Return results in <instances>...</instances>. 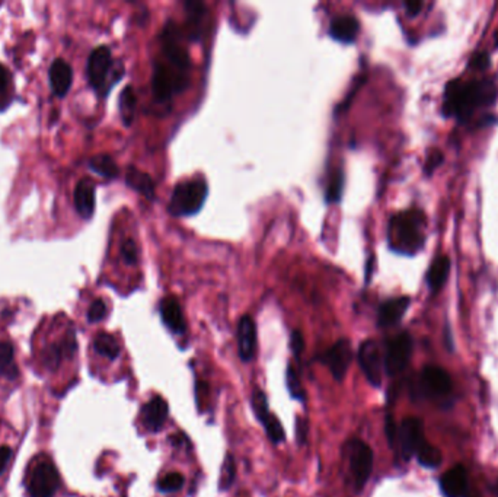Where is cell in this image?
Instances as JSON below:
<instances>
[{
  "instance_id": "f1b7e54d",
  "label": "cell",
  "mask_w": 498,
  "mask_h": 497,
  "mask_svg": "<svg viewBox=\"0 0 498 497\" xmlns=\"http://www.w3.org/2000/svg\"><path fill=\"white\" fill-rule=\"evenodd\" d=\"M259 421H263L266 432L273 443H280L284 440V429L280 420L274 414L267 413L263 419H259Z\"/></svg>"
},
{
  "instance_id": "7c38bea8",
  "label": "cell",
  "mask_w": 498,
  "mask_h": 497,
  "mask_svg": "<svg viewBox=\"0 0 498 497\" xmlns=\"http://www.w3.org/2000/svg\"><path fill=\"white\" fill-rule=\"evenodd\" d=\"M352 361V349L348 340L341 339L322 354V362L328 366L336 381L341 382Z\"/></svg>"
},
{
  "instance_id": "83f0119b",
  "label": "cell",
  "mask_w": 498,
  "mask_h": 497,
  "mask_svg": "<svg viewBox=\"0 0 498 497\" xmlns=\"http://www.w3.org/2000/svg\"><path fill=\"white\" fill-rule=\"evenodd\" d=\"M0 373L11 378V380L18 375L13 358V346L8 341L0 343Z\"/></svg>"
},
{
  "instance_id": "8992f818",
  "label": "cell",
  "mask_w": 498,
  "mask_h": 497,
  "mask_svg": "<svg viewBox=\"0 0 498 497\" xmlns=\"http://www.w3.org/2000/svg\"><path fill=\"white\" fill-rule=\"evenodd\" d=\"M347 449H348L350 471L354 480V486L357 490H362L372 476L373 451L367 443L357 439L351 440Z\"/></svg>"
},
{
  "instance_id": "5bb4252c",
  "label": "cell",
  "mask_w": 498,
  "mask_h": 497,
  "mask_svg": "<svg viewBox=\"0 0 498 497\" xmlns=\"http://www.w3.org/2000/svg\"><path fill=\"white\" fill-rule=\"evenodd\" d=\"M411 299L408 296H399L385 300L377 312V324L379 327H393L396 325L402 317L405 315L407 310L410 308Z\"/></svg>"
},
{
  "instance_id": "b9f144b4",
  "label": "cell",
  "mask_w": 498,
  "mask_h": 497,
  "mask_svg": "<svg viewBox=\"0 0 498 497\" xmlns=\"http://www.w3.org/2000/svg\"><path fill=\"white\" fill-rule=\"evenodd\" d=\"M12 457V451L9 446H0V474L5 471V468L8 467V462Z\"/></svg>"
},
{
  "instance_id": "7402d4cb",
  "label": "cell",
  "mask_w": 498,
  "mask_h": 497,
  "mask_svg": "<svg viewBox=\"0 0 498 497\" xmlns=\"http://www.w3.org/2000/svg\"><path fill=\"white\" fill-rule=\"evenodd\" d=\"M126 184L133 188L134 192L140 193L141 196H145L148 200H155L156 197V188H155V182L150 178V175H148L146 173H141L134 167H129L127 173H126Z\"/></svg>"
},
{
  "instance_id": "30bf717a",
  "label": "cell",
  "mask_w": 498,
  "mask_h": 497,
  "mask_svg": "<svg viewBox=\"0 0 498 497\" xmlns=\"http://www.w3.org/2000/svg\"><path fill=\"white\" fill-rule=\"evenodd\" d=\"M359 363L367 381L373 387H381L384 372V353L374 340H366L359 349Z\"/></svg>"
},
{
  "instance_id": "d6a6232c",
  "label": "cell",
  "mask_w": 498,
  "mask_h": 497,
  "mask_svg": "<svg viewBox=\"0 0 498 497\" xmlns=\"http://www.w3.org/2000/svg\"><path fill=\"white\" fill-rule=\"evenodd\" d=\"M252 409L259 419H263L267 413H270L268 410V402H267V397L263 391H259V390H255L254 394H252Z\"/></svg>"
},
{
  "instance_id": "ab89813d",
  "label": "cell",
  "mask_w": 498,
  "mask_h": 497,
  "mask_svg": "<svg viewBox=\"0 0 498 497\" xmlns=\"http://www.w3.org/2000/svg\"><path fill=\"white\" fill-rule=\"evenodd\" d=\"M385 432H386V436H388V442L392 448H395V443L398 440V428H396V424H395V420L391 414L386 416V421H385Z\"/></svg>"
},
{
  "instance_id": "484cf974",
  "label": "cell",
  "mask_w": 498,
  "mask_h": 497,
  "mask_svg": "<svg viewBox=\"0 0 498 497\" xmlns=\"http://www.w3.org/2000/svg\"><path fill=\"white\" fill-rule=\"evenodd\" d=\"M93 347H95V351L100 353L101 356L109 361H115L118 358V354H120V344H118L114 336L108 333H100L93 341Z\"/></svg>"
},
{
  "instance_id": "7a4b0ae2",
  "label": "cell",
  "mask_w": 498,
  "mask_h": 497,
  "mask_svg": "<svg viewBox=\"0 0 498 497\" xmlns=\"http://www.w3.org/2000/svg\"><path fill=\"white\" fill-rule=\"evenodd\" d=\"M425 215L411 209L393 215L388 226V242L391 250L402 255H415L425 242Z\"/></svg>"
},
{
  "instance_id": "f6af8a7d",
  "label": "cell",
  "mask_w": 498,
  "mask_h": 497,
  "mask_svg": "<svg viewBox=\"0 0 498 497\" xmlns=\"http://www.w3.org/2000/svg\"><path fill=\"white\" fill-rule=\"evenodd\" d=\"M495 45H497V47H498V34H497V35H495Z\"/></svg>"
},
{
  "instance_id": "ee69618b",
  "label": "cell",
  "mask_w": 498,
  "mask_h": 497,
  "mask_svg": "<svg viewBox=\"0 0 498 497\" xmlns=\"http://www.w3.org/2000/svg\"><path fill=\"white\" fill-rule=\"evenodd\" d=\"M297 438L300 442H303L306 438V424L302 419H297Z\"/></svg>"
},
{
  "instance_id": "277c9868",
  "label": "cell",
  "mask_w": 498,
  "mask_h": 497,
  "mask_svg": "<svg viewBox=\"0 0 498 497\" xmlns=\"http://www.w3.org/2000/svg\"><path fill=\"white\" fill-rule=\"evenodd\" d=\"M208 196V185L203 177L181 181L175 185L168 206L174 216H191L201 210Z\"/></svg>"
},
{
  "instance_id": "cb8c5ba5",
  "label": "cell",
  "mask_w": 498,
  "mask_h": 497,
  "mask_svg": "<svg viewBox=\"0 0 498 497\" xmlns=\"http://www.w3.org/2000/svg\"><path fill=\"white\" fill-rule=\"evenodd\" d=\"M89 168L104 178H117L118 174H120V170H118L115 160L109 156V155H97L93 156L89 160Z\"/></svg>"
},
{
  "instance_id": "e575fe53",
  "label": "cell",
  "mask_w": 498,
  "mask_h": 497,
  "mask_svg": "<svg viewBox=\"0 0 498 497\" xmlns=\"http://www.w3.org/2000/svg\"><path fill=\"white\" fill-rule=\"evenodd\" d=\"M107 315V305L102 299H97L93 300L92 305L89 306L88 311V321L89 322H100L105 318Z\"/></svg>"
},
{
  "instance_id": "8fae6325",
  "label": "cell",
  "mask_w": 498,
  "mask_h": 497,
  "mask_svg": "<svg viewBox=\"0 0 498 497\" xmlns=\"http://www.w3.org/2000/svg\"><path fill=\"white\" fill-rule=\"evenodd\" d=\"M398 442L404 460L408 461L411 457H415L418 449L427 442L424 436L422 421L415 417L402 420L401 428L398 429Z\"/></svg>"
},
{
  "instance_id": "f35d334b",
  "label": "cell",
  "mask_w": 498,
  "mask_h": 497,
  "mask_svg": "<svg viewBox=\"0 0 498 497\" xmlns=\"http://www.w3.org/2000/svg\"><path fill=\"white\" fill-rule=\"evenodd\" d=\"M490 64H491V59L487 52H478L475 54H472V57L469 60V67L477 69V70H484V69L490 67Z\"/></svg>"
},
{
  "instance_id": "1f68e13d",
  "label": "cell",
  "mask_w": 498,
  "mask_h": 497,
  "mask_svg": "<svg viewBox=\"0 0 498 497\" xmlns=\"http://www.w3.org/2000/svg\"><path fill=\"white\" fill-rule=\"evenodd\" d=\"M286 380H287V388L292 394V397H295L296 399L303 401L304 399V391L300 382V378L297 375V372L295 370V368L292 365H289L287 368V373H286Z\"/></svg>"
},
{
  "instance_id": "52a82bcc",
  "label": "cell",
  "mask_w": 498,
  "mask_h": 497,
  "mask_svg": "<svg viewBox=\"0 0 498 497\" xmlns=\"http://www.w3.org/2000/svg\"><path fill=\"white\" fill-rule=\"evenodd\" d=\"M413 353V339L408 333H401L388 340L384 353L385 370L395 376L407 368Z\"/></svg>"
},
{
  "instance_id": "d4e9b609",
  "label": "cell",
  "mask_w": 498,
  "mask_h": 497,
  "mask_svg": "<svg viewBox=\"0 0 498 497\" xmlns=\"http://www.w3.org/2000/svg\"><path fill=\"white\" fill-rule=\"evenodd\" d=\"M136 105H137V97L134 89L131 86H126L120 95V114L126 127H130L134 122Z\"/></svg>"
},
{
  "instance_id": "ac0fdd59",
  "label": "cell",
  "mask_w": 498,
  "mask_h": 497,
  "mask_svg": "<svg viewBox=\"0 0 498 497\" xmlns=\"http://www.w3.org/2000/svg\"><path fill=\"white\" fill-rule=\"evenodd\" d=\"M360 31V22L351 15H341L332 19L329 25V37L340 42H354Z\"/></svg>"
},
{
  "instance_id": "4fadbf2b",
  "label": "cell",
  "mask_w": 498,
  "mask_h": 497,
  "mask_svg": "<svg viewBox=\"0 0 498 497\" xmlns=\"http://www.w3.org/2000/svg\"><path fill=\"white\" fill-rule=\"evenodd\" d=\"M49 82L54 95L64 98L73 83L72 66L63 59H56L49 70Z\"/></svg>"
},
{
  "instance_id": "6da1fadb",
  "label": "cell",
  "mask_w": 498,
  "mask_h": 497,
  "mask_svg": "<svg viewBox=\"0 0 498 497\" xmlns=\"http://www.w3.org/2000/svg\"><path fill=\"white\" fill-rule=\"evenodd\" d=\"M497 98L498 88L490 79L469 82L452 79L444 88L441 110L446 117H453L458 122L465 123L477 110L491 107Z\"/></svg>"
},
{
  "instance_id": "836d02e7",
  "label": "cell",
  "mask_w": 498,
  "mask_h": 497,
  "mask_svg": "<svg viewBox=\"0 0 498 497\" xmlns=\"http://www.w3.org/2000/svg\"><path fill=\"white\" fill-rule=\"evenodd\" d=\"M236 477V467H235V461L230 455H227L225 464H223V469H222V476H220V487L222 489H229L233 483Z\"/></svg>"
},
{
  "instance_id": "44dd1931",
  "label": "cell",
  "mask_w": 498,
  "mask_h": 497,
  "mask_svg": "<svg viewBox=\"0 0 498 497\" xmlns=\"http://www.w3.org/2000/svg\"><path fill=\"white\" fill-rule=\"evenodd\" d=\"M186 30L188 37L197 41L207 27V8L201 2H186Z\"/></svg>"
},
{
  "instance_id": "d6986e66",
  "label": "cell",
  "mask_w": 498,
  "mask_h": 497,
  "mask_svg": "<svg viewBox=\"0 0 498 497\" xmlns=\"http://www.w3.org/2000/svg\"><path fill=\"white\" fill-rule=\"evenodd\" d=\"M75 207L78 210L79 215L85 219L89 221L93 213H95V184L89 178H83L78 182L75 188Z\"/></svg>"
},
{
  "instance_id": "8d00e7d4",
  "label": "cell",
  "mask_w": 498,
  "mask_h": 497,
  "mask_svg": "<svg viewBox=\"0 0 498 497\" xmlns=\"http://www.w3.org/2000/svg\"><path fill=\"white\" fill-rule=\"evenodd\" d=\"M443 160H444V155H443V152H440V151H432L430 153H429V156H427V159H425V165H424V173L427 174V175H432L439 167H440V165L443 163Z\"/></svg>"
},
{
  "instance_id": "4dcf8cb0",
  "label": "cell",
  "mask_w": 498,
  "mask_h": 497,
  "mask_svg": "<svg viewBox=\"0 0 498 497\" xmlns=\"http://www.w3.org/2000/svg\"><path fill=\"white\" fill-rule=\"evenodd\" d=\"M184 481L185 480H184V476L181 474V472H171V474L165 476L158 483V487L163 493H174V491H178L179 489H182Z\"/></svg>"
},
{
  "instance_id": "9c48e42d",
  "label": "cell",
  "mask_w": 498,
  "mask_h": 497,
  "mask_svg": "<svg viewBox=\"0 0 498 497\" xmlns=\"http://www.w3.org/2000/svg\"><path fill=\"white\" fill-rule=\"evenodd\" d=\"M420 385L422 392L434 399H443L452 394L453 382L452 376L440 366H425L420 376Z\"/></svg>"
},
{
  "instance_id": "4316f807",
  "label": "cell",
  "mask_w": 498,
  "mask_h": 497,
  "mask_svg": "<svg viewBox=\"0 0 498 497\" xmlns=\"http://www.w3.org/2000/svg\"><path fill=\"white\" fill-rule=\"evenodd\" d=\"M418 462L425 467V468H437L440 464H441V460H443V455L441 452L439 451V449L429 443V442H425L418 451L415 454Z\"/></svg>"
},
{
  "instance_id": "7bdbcfd3",
  "label": "cell",
  "mask_w": 498,
  "mask_h": 497,
  "mask_svg": "<svg viewBox=\"0 0 498 497\" xmlns=\"http://www.w3.org/2000/svg\"><path fill=\"white\" fill-rule=\"evenodd\" d=\"M404 6H405V11H407V15L410 18H414V16H417L421 12L424 4L422 2H407Z\"/></svg>"
},
{
  "instance_id": "d590c367",
  "label": "cell",
  "mask_w": 498,
  "mask_h": 497,
  "mask_svg": "<svg viewBox=\"0 0 498 497\" xmlns=\"http://www.w3.org/2000/svg\"><path fill=\"white\" fill-rule=\"evenodd\" d=\"M121 257L124 259V263L129 266H133L137 263L138 259V250L137 245L133 240H126L121 245Z\"/></svg>"
},
{
  "instance_id": "603a6c76",
  "label": "cell",
  "mask_w": 498,
  "mask_h": 497,
  "mask_svg": "<svg viewBox=\"0 0 498 497\" xmlns=\"http://www.w3.org/2000/svg\"><path fill=\"white\" fill-rule=\"evenodd\" d=\"M450 271V259L447 255H437L427 271V285L433 293H437L449 277Z\"/></svg>"
},
{
  "instance_id": "2e32d148",
  "label": "cell",
  "mask_w": 498,
  "mask_h": 497,
  "mask_svg": "<svg viewBox=\"0 0 498 497\" xmlns=\"http://www.w3.org/2000/svg\"><path fill=\"white\" fill-rule=\"evenodd\" d=\"M238 347L242 361L254 359L256 350V327L249 315H244L238 322Z\"/></svg>"
},
{
  "instance_id": "ffe728a7",
  "label": "cell",
  "mask_w": 498,
  "mask_h": 497,
  "mask_svg": "<svg viewBox=\"0 0 498 497\" xmlns=\"http://www.w3.org/2000/svg\"><path fill=\"white\" fill-rule=\"evenodd\" d=\"M170 413V406L162 397H153L143 409V423L146 429L158 432L163 428Z\"/></svg>"
},
{
  "instance_id": "e0dca14e",
  "label": "cell",
  "mask_w": 498,
  "mask_h": 497,
  "mask_svg": "<svg viewBox=\"0 0 498 497\" xmlns=\"http://www.w3.org/2000/svg\"><path fill=\"white\" fill-rule=\"evenodd\" d=\"M159 312H160V318H162L163 324L168 327L172 333H175V334L185 333L186 324H185L184 312H182V308H181L179 302L175 298L170 296V298L162 299L160 305H159Z\"/></svg>"
},
{
  "instance_id": "74e56055",
  "label": "cell",
  "mask_w": 498,
  "mask_h": 497,
  "mask_svg": "<svg viewBox=\"0 0 498 497\" xmlns=\"http://www.w3.org/2000/svg\"><path fill=\"white\" fill-rule=\"evenodd\" d=\"M11 85V75L8 72V69L0 64V105L8 104V89Z\"/></svg>"
},
{
  "instance_id": "60d3db41",
  "label": "cell",
  "mask_w": 498,
  "mask_h": 497,
  "mask_svg": "<svg viewBox=\"0 0 498 497\" xmlns=\"http://www.w3.org/2000/svg\"><path fill=\"white\" fill-rule=\"evenodd\" d=\"M292 349H293V353L296 354V356H299V354L302 353V350L304 349V340L300 334V331H293V334H292Z\"/></svg>"
},
{
  "instance_id": "ba28073f",
  "label": "cell",
  "mask_w": 498,
  "mask_h": 497,
  "mask_svg": "<svg viewBox=\"0 0 498 497\" xmlns=\"http://www.w3.org/2000/svg\"><path fill=\"white\" fill-rule=\"evenodd\" d=\"M60 477L50 461L38 462L30 472L27 489L31 497H53L59 489Z\"/></svg>"
},
{
  "instance_id": "5b68a950",
  "label": "cell",
  "mask_w": 498,
  "mask_h": 497,
  "mask_svg": "<svg viewBox=\"0 0 498 497\" xmlns=\"http://www.w3.org/2000/svg\"><path fill=\"white\" fill-rule=\"evenodd\" d=\"M186 86L188 72L174 67L163 59L156 60L152 76V90L159 104L170 103L174 95L182 92Z\"/></svg>"
},
{
  "instance_id": "3957f363",
  "label": "cell",
  "mask_w": 498,
  "mask_h": 497,
  "mask_svg": "<svg viewBox=\"0 0 498 497\" xmlns=\"http://www.w3.org/2000/svg\"><path fill=\"white\" fill-rule=\"evenodd\" d=\"M86 74L89 85L95 92L105 97L109 89L124 76V66L120 62L114 63L109 47L100 45L88 59Z\"/></svg>"
},
{
  "instance_id": "f546056e",
  "label": "cell",
  "mask_w": 498,
  "mask_h": 497,
  "mask_svg": "<svg viewBox=\"0 0 498 497\" xmlns=\"http://www.w3.org/2000/svg\"><path fill=\"white\" fill-rule=\"evenodd\" d=\"M343 190H344V173L343 171H337L332 178L329 180L328 188H326V201L328 203H337L340 201L341 196H343Z\"/></svg>"
},
{
  "instance_id": "9a60e30c",
  "label": "cell",
  "mask_w": 498,
  "mask_h": 497,
  "mask_svg": "<svg viewBox=\"0 0 498 497\" xmlns=\"http://www.w3.org/2000/svg\"><path fill=\"white\" fill-rule=\"evenodd\" d=\"M440 487L446 497H465L468 493V472L462 465L447 469L440 479Z\"/></svg>"
},
{
  "instance_id": "bcb514c9",
  "label": "cell",
  "mask_w": 498,
  "mask_h": 497,
  "mask_svg": "<svg viewBox=\"0 0 498 497\" xmlns=\"http://www.w3.org/2000/svg\"><path fill=\"white\" fill-rule=\"evenodd\" d=\"M495 490H497V493H498V481H497V484H495Z\"/></svg>"
}]
</instances>
